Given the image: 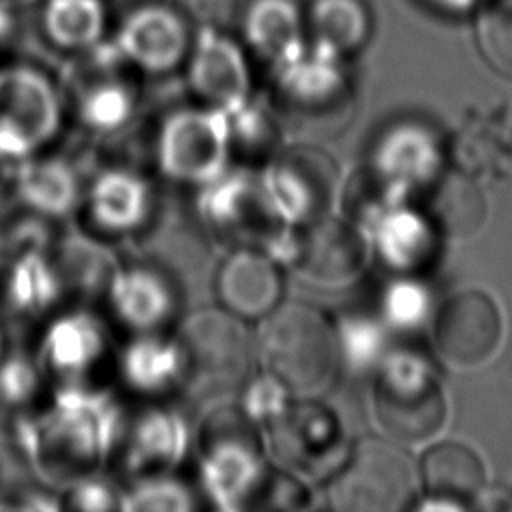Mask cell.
<instances>
[{"label": "cell", "instance_id": "33", "mask_svg": "<svg viewBox=\"0 0 512 512\" xmlns=\"http://www.w3.org/2000/svg\"><path fill=\"white\" fill-rule=\"evenodd\" d=\"M230 132L232 164L260 170L288 144V132L268 104L252 98L226 114Z\"/></svg>", "mask_w": 512, "mask_h": 512}, {"label": "cell", "instance_id": "3", "mask_svg": "<svg viewBox=\"0 0 512 512\" xmlns=\"http://www.w3.org/2000/svg\"><path fill=\"white\" fill-rule=\"evenodd\" d=\"M172 336L182 362L180 392L194 402H228L254 374V338L244 320L220 306L190 312Z\"/></svg>", "mask_w": 512, "mask_h": 512}, {"label": "cell", "instance_id": "14", "mask_svg": "<svg viewBox=\"0 0 512 512\" xmlns=\"http://www.w3.org/2000/svg\"><path fill=\"white\" fill-rule=\"evenodd\" d=\"M258 172L272 208L292 228L338 210L344 176L316 144L288 142Z\"/></svg>", "mask_w": 512, "mask_h": 512}, {"label": "cell", "instance_id": "10", "mask_svg": "<svg viewBox=\"0 0 512 512\" xmlns=\"http://www.w3.org/2000/svg\"><path fill=\"white\" fill-rule=\"evenodd\" d=\"M418 470L392 440L366 436L352 442L340 466L328 476L326 500L344 512H398L416 498Z\"/></svg>", "mask_w": 512, "mask_h": 512}, {"label": "cell", "instance_id": "30", "mask_svg": "<svg viewBox=\"0 0 512 512\" xmlns=\"http://www.w3.org/2000/svg\"><path fill=\"white\" fill-rule=\"evenodd\" d=\"M50 256L56 266L64 298H74V304L80 306L98 298L104 300L110 278L120 264L108 242L86 232L56 238Z\"/></svg>", "mask_w": 512, "mask_h": 512}, {"label": "cell", "instance_id": "19", "mask_svg": "<svg viewBox=\"0 0 512 512\" xmlns=\"http://www.w3.org/2000/svg\"><path fill=\"white\" fill-rule=\"evenodd\" d=\"M186 86L196 104L232 112L252 98L246 50L216 28H200L184 62Z\"/></svg>", "mask_w": 512, "mask_h": 512}, {"label": "cell", "instance_id": "22", "mask_svg": "<svg viewBox=\"0 0 512 512\" xmlns=\"http://www.w3.org/2000/svg\"><path fill=\"white\" fill-rule=\"evenodd\" d=\"M502 338V318L490 296L466 290L450 296L434 318V344L452 366L470 368L488 360Z\"/></svg>", "mask_w": 512, "mask_h": 512}, {"label": "cell", "instance_id": "36", "mask_svg": "<svg viewBox=\"0 0 512 512\" xmlns=\"http://www.w3.org/2000/svg\"><path fill=\"white\" fill-rule=\"evenodd\" d=\"M52 386L44 378L34 356L8 352L0 362V416L8 430L12 424L38 408Z\"/></svg>", "mask_w": 512, "mask_h": 512}, {"label": "cell", "instance_id": "18", "mask_svg": "<svg viewBox=\"0 0 512 512\" xmlns=\"http://www.w3.org/2000/svg\"><path fill=\"white\" fill-rule=\"evenodd\" d=\"M192 446V432L180 410L152 400L122 422L114 456L128 480L172 474Z\"/></svg>", "mask_w": 512, "mask_h": 512}, {"label": "cell", "instance_id": "45", "mask_svg": "<svg viewBox=\"0 0 512 512\" xmlns=\"http://www.w3.org/2000/svg\"><path fill=\"white\" fill-rule=\"evenodd\" d=\"M432 2H438V4H444V6H456V4H466L468 0H432Z\"/></svg>", "mask_w": 512, "mask_h": 512}, {"label": "cell", "instance_id": "20", "mask_svg": "<svg viewBox=\"0 0 512 512\" xmlns=\"http://www.w3.org/2000/svg\"><path fill=\"white\" fill-rule=\"evenodd\" d=\"M104 302L112 318L130 334L166 332L180 308V296L168 272L144 262H120Z\"/></svg>", "mask_w": 512, "mask_h": 512}, {"label": "cell", "instance_id": "5", "mask_svg": "<svg viewBox=\"0 0 512 512\" xmlns=\"http://www.w3.org/2000/svg\"><path fill=\"white\" fill-rule=\"evenodd\" d=\"M138 70L112 44H96L74 54L58 80L66 120L96 140L132 128L142 108Z\"/></svg>", "mask_w": 512, "mask_h": 512}, {"label": "cell", "instance_id": "23", "mask_svg": "<svg viewBox=\"0 0 512 512\" xmlns=\"http://www.w3.org/2000/svg\"><path fill=\"white\" fill-rule=\"evenodd\" d=\"M218 306L240 320H262L284 296V264L260 248L226 250L214 274Z\"/></svg>", "mask_w": 512, "mask_h": 512}, {"label": "cell", "instance_id": "11", "mask_svg": "<svg viewBox=\"0 0 512 512\" xmlns=\"http://www.w3.org/2000/svg\"><path fill=\"white\" fill-rule=\"evenodd\" d=\"M154 170L168 182L202 188L232 166L228 116L202 104L170 110L152 134Z\"/></svg>", "mask_w": 512, "mask_h": 512}, {"label": "cell", "instance_id": "26", "mask_svg": "<svg viewBox=\"0 0 512 512\" xmlns=\"http://www.w3.org/2000/svg\"><path fill=\"white\" fill-rule=\"evenodd\" d=\"M240 26L246 50L272 72L308 50L306 18L296 0H250Z\"/></svg>", "mask_w": 512, "mask_h": 512}, {"label": "cell", "instance_id": "17", "mask_svg": "<svg viewBox=\"0 0 512 512\" xmlns=\"http://www.w3.org/2000/svg\"><path fill=\"white\" fill-rule=\"evenodd\" d=\"M264 440L268 452L306 478H328L352 446L338 414L320 398H296Z\"/></svg>", "mask_w": 512, "mask_h": 512}, {"label": "cell", "instance_id": "35", "mask_svg": "<svg viewBox=\"0 0 512 512\" xmlns=\"http://www.w3.org/2000/svg\"><path fill=\"white\" fill-rule=\"evenodd\" d=\"M40 22L52 46L78 54L102 42L106 10L102 0H46Z\"/></svg>", "mask_w": 512, "mask_h": 512}, {"label": "cell", "instance_id": "1", "mask_svg": "<svg viewBox=\"0 0 512 512\" xmlns=\"http://www.w3.org/2000/svg\"><path fill=\"white\" fill-rule=\"evenodd\" d=\"M122 422L110 388H52L48 398L18 418L8 432L34 476L64 490L102 474L116 452Z\"/></svg>", "mask_w": 512, "mask_h": 512}, {"label": "cell", "instance_id": "28", "mask_svg": "<svg viewBox=\"0 0 512 512\" xmlns=\"http://www.w3.org/2000/svg\"><path fill=\"white\" fill-rule=\"evenodd\" d=\"M50 250H16L6 254L2 300L14 316L44 318L54 314L64 300Z\"/></svg>", "mask_w": 512, "mask_h": 512}, {"label": "cell", "instance_id": "27", "mask_svg": "<svg viewBox=\"0 0 512 512\" xmlns=\"http://www.w3.org/2000/svg\"><path fill=\"white\" fill-rule=\"evenodd\" d=\"M116 380L144 400H164L180 392L182 362L172 334L148 332L132 338L116 352Z\"/></svg>", "mask_w": 512, "mask_h": 512}, {"label": "cell", "instance_id": "43", "mask_svg": "<svg viewBox=\"0 0 512 512\" xmlns=\"http://www.w3.org/2000/svg\"><path fill=\"white\" fill-rule=\"evenodd\" d=\"M174 6L200 28L222 30L234 20L238 0H176Z\"/></svg>", "mask_w": 512, "mask_h": 512}, {"label": "cell", "instance_id": "21", "mask_svg": "<svg viewBox=\"0 0 512 512\" xmlns=\"http://www.w3.org/2000/svg\"><path fill=\"white\" fill-rule=\"evenodd\" d=\"M114 46L138 72L162 76L186 62L192 42L176 6L146 2L124 18Z\"/></svg>", "mask_w": 512, "mask_h": 512}, {"label": "cell", "instance_id": "40", "mask_svg": "<svg viewBox=\"0 0 512 512\" xmlns=\"http://www.w3.org/2000/svg\"><path fill=\"white\" fill-rule=\"evenodd\" d=\"M476 32L488 64L512 76V0H484Z\"/></svg>", "mask_w": 512, "mask_h": 512}, {"label": "cell", "instance_id": "44", "mask_svg": "<svg viewBox=\"0 0 512 512\" xmlns=\"http://www.w3.org/2000/svg\"><path fill=\"white\" fill-rule=\"evenodd\" d=\"M6 354H8V340H6V334H4V330L0 326V362L4 360Z\"/></svg>", "mask_w": 512, "mask_h": 512}, {"label": "cell", "instance_id": "7", "mask_svg": "<svg viewBox=\"0 0 512 512\" xmlns=\"http://www.w3.org/2000/svg\"><path fill=\"white\" fill-rule=\"evenodd\" d=\"M268 104L290 134L326 138L346 128L356 94L344 60L308 48L298 60L272 72Z\"/></svg>", "mask_w": 512, "mask_h": 512}, {"label": "cell", "instance_id": "24", "mask_svg": "<svg viewBox=\"0 0 512 512\" xmlns=\"http://www.w3.org/2000/svg\"><path fill=\"white\" fill-rule=\"evenodd\" d=\"M374 258L396 274L414 276L434 260L440 232L426 214L406 202H392L364 222Z\"/></svg>", "mask_w": 512, "mask_h": 512}, {"label": "cell", "instance_id": "37", "mask_svg": "<svg viewBox=\"0 0 512 512\" xmlns=\"http://www.w3.org/2000/svg\"><path fill=\"white\" fill-rule=\"evenodd\" d=\"M338 344L342 356V370L374 372L380 360L386 356V332L384 322L354 314L336 318Z\"/></svg>", "mask_w": 512, "mask_h": 512}, {"label": "cell", "instance_id": "12", "mask_svg": "<svg viewBox=\"0 0 512 512\" xmlns=\"http://www.w3.org/2000/svg\"><path fill=\"white\" fill-rule=\"evenodd\" d=\"M66 122L58 80L30 64L0 68V160L16 164L48 152Z\"/></svg>", "mask_w": 512, "mask_h": 512}, {"label": "cell", "instance_id": "41", "mask_svg": "<svg viewBox=\"0 0 512 512\" xmlns=\"http://www.w3.org/2000/svg\"><path fill=\"white\" fill-rule=\"evenodd\" d=\"M430 312V294L414 276L398 274L382 292V322L396 330L418 328Z\"/></svg>", "mask_w": 512, "mask_h": 512}, {"label": "cell", "instance_id": "42", "mask_svg": "<svg viewBox=\"0 0 512 512\" xmlns=\"http://www.w3.org/2000/svg\"><path fill=\"white\" fill-rule=\"evenodd\" d=\"M60 506L72 510H118L122 490H116L102 474L74 482L62 490Z\"/></svg>", "mask_w": 512, "mask_h": 512}, {"label": "cell", "instance_id": "13", "mask_svg": "<svg viewBox=\"0 0 512 512\" xmlns=\"http://www.w3.org/2000/svg\"><path fill=\"white\" fill-rule=\"evenodd\" d=\"M358 170L384 204L406 202L442 176L444 142L422 120H396L376 134Z\"/></svg>", "mask_w": 512, "mask_h": 512}, {"label": "cell", "instance_id": "31", "mask_svg": "<svg viewBox=\"0 0 512 512\" xmlns=\"http://www.w3.org/2000/svg\"><path fill=\"white\" fill-rule=\"evenodd\" d=\"M422 484L428 500L420 502V510L464 508L462 500L474 498L484 486V464L464 444L442 442L432 446L420 464Z\"/></svg>", "mask_w": 512, "mask_h": 512}, {"label": "cell", "instance_id": "39", "mask_svg": "<svg viewBox=\"0 0 512 512\" xmlns=\"http://www.w3.org/2000/svg\"><path fill=\"white\" fill-rule=\"evenodd\" d=\"M238 406L248 420L264 434H268L290 410L296 396L266 370L252 374V378L240 390Z\"/></svg>", "mask_w": 512, "mask_h": 512}, {"label": "cell", "instance_id": "32", "mask_svg": "<svg viewBox=\"0 0 512 512\" xmlns=\"http://www.w3.org/2000/svg\"><path fill=\"white\" fill-rule=\"evenodd\" d=\"M310 48L344 60L370 36V16L362 0H314L306 18Z\"/></svg>", "mask_w": 512, "mask_h": 512}, {"label": "cell", "instance_id": "16", "mask_svg": "<svg viewBox=\"0 0 512 512\" xmlns=\"http://www.w3.org/2000/svg\"><path fill=\"white\" fill-rule=\"evenodd\" d=\"M152 178L132 164H106L84 180L78 214L86 234L108 242L134 236L152 220Z\"/></svg>", "mask_w": 512, "mask_h": 512}, {"label": "cell", "instance_id": "34", "mask_svg": "<svg viewBox=\"0 0 512 512\" xmlns=\"http://www.w3.org/2000/svg\"><path fill=\"white\" fill-rule=\"evenodd\" d=\"M464 172L442 174L430 196L426 214L440 234L452 238H470L480 230L486 220V204L480 190Z\"/></svg>", "mask_w": 512, "mask_h": 512}, {"label": "cell", "instance_id": "2", "mask_svg": "<svg viewBox=\"0 0 512 512\" xmlns=\"http://www.w3.org/2000/svg\"><path fill=\"white\" fill-rule=\"evenodd\" d=\"M256 358L296 398H320L342 372L336 318L308 302H280L260 320Z\"/></svg>", "mask_w": 512, "mask_h": 512}, {"label": "cell", "instance_id": "29", "mask_svg": "<svg viewBox=\"0 0 512 512\" xmlns=\"http://www.w3.org/2000/svg\"><path fill=\"white\" fill-rule=\"evenodd\" d=\"M452 158L472 180L512 178V108L472 116L452 144Z\"/></svg>", "mask_w": 512, "mask_h": 512}, {"label": "cell", "instance_id": "8", "mask_svg": "<svg viewBox=\"0 0 512 512\" xmlns=\"http://www.w3.org/2000/svg\"><path fill=\"white\" fill-rule=\"evenodd\" d=\"M372 374L370 410L384 438L396 444H416L444 426V390L424 356L410 350L386 352Z\"/></svg>", "mask_w": 512, "mask_h": 512}, {"label": "cell", "instance_id": "4", "mask_svg": "<svg viewBox=\"0 0 512 512\" xmlns=\"http://www.w3.org/2000/svg\"><path fill=\"white\" fill-rule=\"evenodd\" d=\"M202 492L220 510L254 508L272 468L262 432L242 408L218 402L204 416L198 436Z\"/></svg>", "mask_w": 512, "mask_h": 512}, {"label": "cell", "instance_id": "6", "mask_svg": "<svg viewBox=\"0 0 512 512\" xmlns=\"http://www.w3.org/2000/svg\"><path fill=\"white\" fill-rule=\"evenodd\" d=\"M196 204L202 228L218 246L260 248L286 266L294 228L272 208L258 170L232 164L214 182L198 188Z\"/></svg>", "mask_w": 512, "mask_h": 512}, {"label": "cell", "instance_id": "38", "mask_svg": "<svg viewBox=\"0 0 512 512\" xmlns=\"http://www.w3.org/2000/svg\"><path fill=\"white\" fill-rule=\"evenodd\" d=\"M194 508H198L194 492L174 472L134 478L120 498V510L130 512H188Z\"/></svg>", "mask_w": 512, "mask_h": 512}, {"label": "cell", "instance_id": "25", "mask_svg": "<svg viewBox=\"0 0 512 512\" xmlns=\"http://www.w3.org/2000/svg\"><path fill=\"white\" fill-rule=\"evenodd\" d=\"M84 180L76 166L50 150L16 164L12 194L26 212L52 222L78 212Z\"/></svg>", "mask_w": 512, "mask_h": 512}, {"label": "cell", "instance_id": "15", "mask_svg": "<svg viewBox=\"0 0 512 512\" xmlns=\"http://www.w3.org/2000/svg\"><path fill=\"white\" fill-rule=\"evenodd\" d=\"M374 258L368 232L342 212H330L300 228L286 262L294 274L322 290H342L356 284Z\"/></svg>", "mask_w": 512, "mask_h": 512}, {"label": "cell", "instance_id": "9", "mask_svg": "<svg viewBox=\"0 0 512 512\" xmlns=\"http://www.w3.org/2000/svg\"><path fill=\"white\" fill-rule=\"evenodd\" d=\"M116 344L90 308H58L42 326L34 360L52 388L104 390L116 380Z\"/></svg>", "mask_w": 512, "mask_h": 512}]
</instances>
